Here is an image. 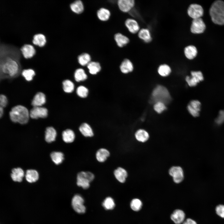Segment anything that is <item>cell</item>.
<instances>
[{"label": "cell", "instance_id": "obj_1", "mask_svg": "<svg viewBox=\"0 0 224 224\" xmlns=\"http://www.w3.org/2000/svg\"><path fill=\"white\" fill-rule=\"evenodd\" d=\"M1 77L14 78L21 71V50L13 45L1 44L0 47Z\"/></svg>", "mask_w": 224, "mask_h": 224}, {"label": "cell", "instance_id": "obj_2", "mask_svg": "<svg viewBox=\"0 0 224 224\" xmlns=\"http://www.w3.org/2000/svg\"><path fill=\"white\" fill-rule=\"evenodd\" d=\"M9 115L12 121L22 124L27 123L30 117V112L27 108L21 105L13 107L9 112Z\"/></svg>", "mask_w": 224, "mask_h": 224}, {"label": "cell", "instance_id": "obj_3", "mask_svg": "<svg viewBox=\"0 0 224 224\" xmlns=\"http://www.w3.org/2000/svg\"><path fill=\"white\" fill-rule=\"evenodd\" d=\"M209 13L212 21L219 25L224 24V2L222 0L214 2L210 9Z\"/></svg>", "mask_w": 224, "mask_h": 224}, {"label": "cell", "instance_id": "obj_4", "mask_svg": "<svg viewBox=\"0 0 224 224\" xmlns=\"http://www.w3.org/2000/svg\"><path fill=\"white\" fill-rule=\"evenodd\" d=\"M171 98L167 89L161 85H158L154 89L152 93L151 102L154 104L161 102L166 105L169 104Z\"/></svg>", "mask_w": 224, "mask_h": 224}, {"label": "cell", "instance_id": "obj_5", "mask_svg": "<svg viewBox=\"0 0 224 224\" xmlns=\"http://www.w3.org/2000/svg\"><path fill=\"white\" fill-rule=\"evenodd\" d=\"M94 175L90 172L81 171L79 172L77 176V185L83 189L89 188L90 183L94 178Z\"/></svg>", "mask_w": 224, "mask_h": 224}, {"label": "cell", "instance_id": "obj_6", "mask_svg": "<svg viewBox=\"0 0 224 224\" xmlns=\"http://www.w3.org/2000/svg\"><path fill=\"white\" fill-rule=\"evenodd\" d=\"M185 79L189 86L194 87L202 81L204 79V77L201 72L192 71L191 72L190 76H187Z\"/></svg>", "mask_w": 224, "mask_h": 224}, {"label": "cell", "instance_id": "obj_7", "mask_svg": "<svg viewBox=\"0 0 224 224\" xmlns=\"http://www.w3.org/2000/svg\"><path fill=\"white\" fill-rule=\"evenodd\" d=\"M84 203V200L81 196L79 194L75 195L72 200V205L73 209L78 213H84L86 208L83 204Z\"/></svg>", "mask_w": 224, "mask_h": 224}, {"label": "cell", "instance_id": "obj_8", "mask_svg": "<svg viewBox=\"0 0 224 224\" xmlns=\"http://www.w3.org/2000/svg\"><path fill=\"white\" fill-rule=\"evenodd\" d=\"M187 14L193 19L201 18L203 14V10L202 7L197 4H190L187 9Z\"/></svg>", "mask_w": 224, "mask_h": 224}, {"label": "cell", "instance_id": "obj_9", "mask_svg": "<svg viewBox=\"0 0 224 224\" xmlns=\"http://www.w3.org/2000/svg\"><path fill=\"white\" fill-rule=\"evenodd\" d=\"M169 172V175L172 177L174 181L176 183L181 182L184 179V171L180 166H173L170 169Z\"/></svg>", "mask_w": 224, "mask_h": 224}, {"label": "cell", "instance_id": "obj_10", "mask_svg": "<svg viewBox=\"0 0 224 224\" xmlns=\"http://www.w3.org/2000/svg\"><path fill=\"white\" fill-rule=\"evenodd\" d=\"M206 28V26L201 18L193 19L190 27V31L194 34L203 33Z\"/></svg>", "mask_w": 224, "mask_h": 224}, {"label": "cell", "instance_id": "obj_11", "mask_svg": "<svg viewBox=\"0 0 224 224\" xmlns=\"http://www.w3.org/2000/svg\"><path fill=\"white\" fill-rule=\"evenodd\" d=\"M201 103L198 100H191L187 106V109L189 113L194 117L199 116L201 109Z\"/></svg>", "mask_w": 224, "mask_h": 224}, {"label": "cell", "instance_id": "obj_12", "mask_svg": "<svg viewBox=\"0 0 224 224\" xmlns=\"http://www.w3.org/2000/svg\"><path fill=\"white\" fill-rule=\"evenodd\" d=\"M48 114L47 109L41 106L33 107L30 112V117L33 119L45 118L47 116Z\"/></svg>", "mask_w": 224, "mask_h": 224}, {"label": "cell", "instance_id": "obj_13", "mask_svg": "<svg viewBox=\"0 0 224 224\" xmlns=\"http://www.w3.org/2000/svg\"><path fill=\"white\" fill-rule=\"evenodd\" d=\"M119 10L124 13H128L135 5L134 0H119L117 2Z\"/></svg>", "mask_w": 224, "mask_h": 224}, {"label": "cell", "instance_id": "obj_14", "mask_svg": "<svg viewBox=\"0 0 224 224\" xmlns=\"http://www.w3.org/2000/svg\"><path fill=\"white\" fill-rule=\"evenodd\" d=\"M124 25L129 32L132 34L138 33L140 29L138 21L133 18L126 19L124 21Z\"/></svg>", "mask_w": 224, "mask_h": 224}, {"label": "cell", "instance_id": "obj_15", "mask_svg": "<svg viewBox=\"0 0 224 224\" xmlns=\"http://www.w3.org/2000/svg\"><path fill=\"white\" fill-rule=\"evenodd\" d=\"M114 38L117 45L119 48L125 47L130 42L128 37L120 32L115 34Z\"/></svg>", "mask_w": 224, "mask_h": 224}, {"label": "cell", "instance_id": "obj_16", "mask_svg": "<svg viewBox=\"0 0 224 224\" xmlns=\"http://www.w3.org/2000/svg\"><path fill=\"white\" fill-rule=\"evenodd\" d=\"M20 50L24 57L26 59L32 57L36 53L34 46L30 44H24L21 48Z\"/></svg>", "mask_w": 224, "mask_h": 224}, {"label": "cell", "instance_id": "obj_17", "mask_svg": "<svg viewBox=\"0 0 224 224\" xmlns=\"http://www.w3.org/2000/svg\"><path fill=\"white\" fill-rule=\"evenodd\" d=\"M96 16L99 20L102 21H108L111 15L110 10L105 7H101L97 10Z\"/></svg>", "mask_w": 224, "mask_h": 224}, {"label": "cell", "instance_id": "obj_18", "mask_svg": "<svg viewBox=\"0 0 224 224\" xmlns=\"http://www.w3.org/2000/svg\"><path fill=\"white\" fill-rule=\"evenodd\" d=\"M71 10L77 14L82 13L85 10V7L82 1L81 0H76L72 2L70 5Z\"/></svg>", "mask_w": 224, "mask_h": 224}, {"label": "cell", "instance_id": "obj_19", "mask_svg": "<svg viewBox=\"0 0 224 224\" xmlns=\"http://www.w3.org/2000/svg\"><path fill=\"white\" fill-rule=\"evenodd\" d=\"M138 37L146 43H149L152 40V37L149 30L147 28L140 29L138 33Z\"/></svg>", "mask_w": 224, "mask_h": 224}, {"label": "cell", "instance_id": "obj_20", "mask_svg": "<svg viewBox=\"0 0 224 224\" xmlns=\"http://www.w3.org/2000/svg\"><path fill=\"white\" fill-rule=\"evenodd\" d=\"M185 214L182 210L176 209L170 216L171 220L176 224H180L184 222Z\"/></svg>", "mask_w": 224, "mask_h": 224}, {"label": "cell", "instance_id": "obj_21", "mask_svg": "<svg viewBox=\"0 0 224 224\" xmlns=\"http://www.w3.org/2000/svg\"><path fill=\"white\" fill-rule=\"evenodd\" d=\"M119 68L122 73L127 74L133 70V66L132 62L129 59L125 58L121 62Z\"/></svg>", "mask_w": 224, "mask_h": 224}, {"label": "cell", "instance_id": "obj_22", "mask_svg": "<svg viewBox=\"0 0 224 224\" xmlns=\"http://www.w3.org/2000/svg\"><path fill=\"white\" fill-rule=\"evenodd\" d=\"M46 102V97L43 93L39 92L34 97L31 102V105L35 107H40Z\"/></svg>", "mask_w": 224, "mask_h": 224}, {"label": "cell", "instance_id": "obj_23", "mask_svg": "<svg viewBox=\"0 0 224 224\" xmlns=\"http://www.w3.org/2000/svg\"><path fill=\"white\" fill-rule=\"evenodd\" d=\"M24 175V171L20 167L12 169L11 175V177L13 181L19 182L22 181Z\"/></svg>", "mask_w": 224, "mask_h": 224}, {"label": "cell", "instance_id": "obj_24", "mask_svg": "<svg viewBox=\"0 0 224 224\" xmlns=\"http://www.w3.org/2000/svg\"><path fill=\"white\" fill-rule=\"evenodd\" d=\"M114 174L116 179L121 183H124L125 182L128 176L126 170L121 167H119L115 170Z\"/></svg>", "mask_w": 224, "mask_h": 224}, {"label": "cell", "instance_id": "obj_25", "mask_svg": "<svg viewBox=\"0 0 224 224\" xmlns=\"http://www.w3.org/2000/svg\"><path fill=\"white\" fill-rule=\"evenodd\" d=\"M57 136V132L55 129L52 127L46 128L45 131V139L48 143L54 141Z\"/></svg>", "mask_w": 224, "mask_h": 224}, {"label": "cell", "instance_id": "obj_26", "mask_svg": "<svg viewBox=\"0 0 224 224\" xmlns=\"http://www.w3.org/2000/svg\"><path fill=\"white\" fill-rule=\"evenodd\" d=\"M90 54L86 52H83L79 54L77 57V60L81 66H87L91 61Z\"/></svg>", "mask_w": 224, "mask_h": 224}, {"label": "cell", "instance_id": "obj_27", "mask_svg": "<svg viewBox=\"0 0 224 224\" xmlns=\"http://www.w3.org/2000/svg\"><path fill=\"white\" fill-rule=\"evenodd\" d=\"M39 175L38 172L34 169L28 170L26 172L25 178L26 181L30 183L36 182L38 180Z\"/></svg>", "mask_w": 224, "mask_h": 224}, {"label": "cell", "instance_id": "obj_28", "mask_svg": "<svg viewBox=\"0 0 224 224\" xmlns=\"http://www.w3.org/2000/svg\"><path fill=\"white\" fill-rule=\"evenodd\" d=\"M184 53L187 58L191 60L196 57L197 54V50L195 46L189 45L184 48Z\"/></svg>", "mask_w": 224, "mask_h": 224}, {"label": "cell", "instance_id": "obj_29", "mask_svg": "<svg viewBox=\"0 0 224 224\" xmlns=\"http://www.w3.org/2000/svg\"><path fill=\"white\" fill-rule=\"evenodd\" d=\"M89 72L92 75H96L101 69L100 63L98 62L91 61L87 65Z\"/></svg>", "mask_w": 224, "mask_h": 224}, {"label": "cell", "instance_id": "obj_30", "mask_svg": "<svg viewBox=\"0 0 224 224\" xmlns=\"http://www.w3.org/2000/svg\"><path fill=\"white\" fill-rule=\"evenodd\" d=\"M79 130L81 133L86 137H91L94 135L92 128L86 123L82 124L79 128Z\"/></svg>", "mask_w": 224, "mask_h": 224}, {"label": "cell", "instance_id": "obj_31", "mask_svg": "<svg viewBox=\"0 0 224 224\" xmlns=\"http://www.w3.org/2000/svg\"><path fill=\"white\" fill-rule=\"evenodd\" d=\"M63 141L67 143L72 142L75 138V134L71 129H67L63 131L62 133Z\"/></svg>", "mask_w": 224, "mask_h": 224}, {"label": "cell", "instance_id": "obj_32", "mask_svg": "<svg viewBox=\"0 0 224 224\" xmlns=\"http://www.w3.org/2000/svg\"><path fill=\"white\" fill-rule=\"evenodd\" d=\"M32 42L35 45L42 47L45 45L46 42L45 36L42 34H35L33 37Z\"/></svg>", "mask_w": 224, "mask_h": 224}, {"label": "cell", "instance_id": "obj_33", "mask_svg": "<svg viewBox=\"0 0 224 224\" xmlns=\"http://www.w3.org/2000/svg\"><path fill=\"white\" fill-rule=\"evenodd\" d=\"M135 136L138 141L143 142L147 141L149 137L148 132L143 129L138 130L135 133Z\"/></svg>", "mask_w": 224, "mask_h": 224}, {"label": "cell", "instance_id": "obj_34", "mask_svg": "<svg viewBox=\"0 0 224 224\" xmlns=\"http://www.w3.org/2000/svg\"><path fill=\"white\" fill-rule=\"evenodd\" d=\"M110 155L109 151L105 148L99 149L96 152V157L98 161L100 162H104Z\"/></svg>", "mask_w": 224, "mask_h": 224}, {"label": "cell", "instance_id": "obj_35", "mask_svg": "<svg viewBox=\"0 0 224 224\" xmlns=\"http://www.w3.org/2000/svg\"><path fill=\"white\" fill-rule=\"evenodd\" d=\"M74 77L77 82L83 81L87 78L85 70L82 68H78L76 70L74 73Z\"/></svg>", "mask_w": 224, "mask_h": 224}, {"label": "cell", "instance_id": "obj_36", "mask_svg": "<svg viewBox=\"0 0 224 224\" xmlns=\"http://www.w3.org/2000/svg\"><path fill=\"white\" fill-rule=\"evenodd\" d=\"M52 161L57 165L61 163L64 160L63 154L61 152H53L50 154Z\"/></svg>", "mask_w": 224, "mask_h": 224}, {"label": "cell", "instance_id": "obj_37", "mask_svg": "<svg viewBox=\"0 0 224 224\" xmlns=\"http://www.w3.org/2000/svg\"><path fill=\"white\" fill-rule=\"evenodd\" d=\"M157 71L159 74L163 77L168 76L171 73V70L170 66L166 64L160 65L158 67Z\"/></svg>", "mask_w": 224, "mask_h": 224}, {"label": "cell", "instance_id": "obj_38", "mask_svg": "<svg viewBox=\"0 0 224 224\" xmlns=\"http://www.w3.org/2000/svg\"><path fill=\"white\" fill-rule=\"evenodd\" d=\"M62 84L63 89L65 92L70 93L74 91V84L70 80L68 79L65 80L63 82Z\"/></svg>", "mask_w": 224, "mask_h": 224}, {"label": "cell", "instance_id": "obj_39", "mask_svg": "<svg viewBox=\"0 0 224 224\" xmlns=\"http://www.w3.org/2000/svg\"><path fill=\"white\" fill-rule=\"evenodd\" d=\"M102 206L106 210H112L114 208L115 204L114 199L110 197L106 198L102 203Z\"/></svg>", "mask_w": 224, "mask_h": 224}, {"label": "cell", "instance_id": "obj_40", "mask_svg": "<svg viewBox=\"0 0 224 224\" xmlns=\"http://www.w3.org/2000/svg\"><path fill=\"white\" fill-rule=\"evenodd\" d=\"M21 75L26 81H30L35 75V72L32 69H24L21 72Z\"/></svg>", "mask_w": 224, "mask_h": 224}, {"label": "cell", "instance_id": "obj_41", "mask_svg": "<svg viewBox=\"0 0 224 224\" xmlns=\"http://www.w3.org/2000/svg\"><path fill=\"white\" fill-rule=\"evenodd\" d=\"M130 206L133 210L135 211H138L141 208L142 203L140 199L134 198L131 201Z\"/></svg>", "mask_w": 224, "mask_h": 224}, {"label": "cell", "instance_id": "obj_42", "mask_svg": "<svg viewBox=\"0 0 224 224\" xmlns=\"http://www.w3.org/2000/svg\"><path fill=\"white\" fill-rule=\"evenodd\" d=\"M88 89L83 86H79L76 90L77 95L79 97L82 98L86 97L88 96Z\"/></svg>", "mask_w": 224, "mask_h": 224}, {"label": "cell", "instance_id": "obj_43", "mask_svg": "<svg viewBox=\"0 0 224 224\" xmlns=\"http://www.w3.org/2000/svg\"><path fill=\"white\" fill-rule=\"evenodd\" d=\"M153 108L154 110L159 114L161 113L166 109V105L161 102H157L155 103Z\"/></svg>", "mask_w": 224, "mask_h": 224}, {"label": "cell", "instance_id": "obj_44", "mask_svg": "<svg viewBox=\"0 0 224 224\" xmlns=\"http://www.w3.org/2000/svg\"><path fill=\"white\" fill-rule=\"evenodd\" d=\"M217 214L222 218H224V205L220 204L217 205L216 208Z\"/></svg>", "mask_w": 224, "mask_h": 224}, {"label": "cell", "instance_id": "obj_45", "mask_svg": "<svg viewBox=\"0 0 224 224\" xmlns=\"http://www.w3.org/2000/svg\"><path fill=\"white\" fill-rule=\"evenodd\" d=\"M224 122V110L220 112L219 115L216 120V123L217 125H219Z\"/></svg>", "mask_w": 224, "mask_h": 224}, {"label": "cell", "instance_id": "obj_46", "mask_svg": "<svg viewBox=\"0 0 224 224\" xmlns=\"http://www.w3.org/2000/svg\"><path fill=\"white\" fill-rule=\"evenodd\" d=\"M7 100L6 96L3 95L1 94L0 96V107L3 108L7 106Z\"/></svg>", "mask_w": 224, "mask_h": 224}, {"label": "cell", "instance_id": "obj_47", "mask_svg": "<svg viewBox=\"0 0 224 224\" xmlns=\"http://www.w3.org/2000/svg\"><path fill=\"white\" fill-rule=\"evenodd\" d=\"M183 224H197V223L194 220L189 218L184 221Z\"/></svg>", "mask_w": 224, "mask_h": 224}, {"label": "cell", "instance_id": "obj_48", "mask_svg": "<svg viewBox=\"0 0 224 224\" xmlns=\"http://www.w3.org/2000/svg\"><path fill=\"white\" fill-rule=\"evenodd\" d=\"M3 108L0 107V117L1 118L3 114Z\"/></svg>", "mask_w": 224, "mask_h": 224}]
</instances>
